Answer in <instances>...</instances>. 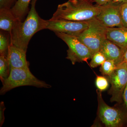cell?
I'll return each mask as SVG.
<instances>
[{
    "label": "cell",
    "instance_id": "obj_1",
    "mask_svg": "<svg viewBox=\"0 0 127 127\" xmlns=\"http://www.w3.org/2000/svg\"><path fill=\"white\" fill-rule=\"evenodd\" d=\"M37 0H32L31 7L24 21L17 20L10 32V44L27 51L29 42L37 32L46 29L49 21L41 18L36 10Z\"/></svg>",
    "mask_w": 127,
    "mask_h": 127
},
{
    "label": "cell",
    "instance_id": "obj_2",
    "mask_svg": "<svg viewBox=\"0 0 127 127\" xmlns=\"http://www.w3.org/2000/svg\"><path fill=\"white\" fill-rule=\"evenodd\" d=\"M101 6L90 0H68L58 5L50 21H89L99 14Z\"/></svg>",
    "mask_w": 127,
    "mask_h": 127
},
{
    "label": "cell",
    "instance_id": "obj_3",
    "mask_svg": "<svg viewBox=\"0 0 127 127\" xmlns=\"http://www.w3.org/2000/svg\"><path fill=\"white\" fill-rule=\"evenodd\" d=\"M31 86L38 88H50L52 86L46 82L38 79L30 69L12 68L10 75L0 90V95H4L12 89L18 87Z\"/></svg>",
    "mask_w": 127,
    "mask_h": 127
},
{
    "label": "cell",
    "instance_id": "obj_4",
    "mask_svg": "<svg viewBox=\"0 0 127 127\" xmlns=\"http://www.w3.org/2000/svg\"><path fill=\"white\" fill-rule=\"evenodd\" d=\"M107 28L96 18H94L89 21L88 27L77 37L93 55L99 51L103 42L107 39Z\"/></svg>",
    "mask_w": 127,
    "mask_h": 127
},
{
    "label": "cell",
    "instance_id": "obj_5",
    "mask_svg": "<svg viewBox=\"0 0 127 127\" xmlns=\"http://www.w3.org/2000/svg\"><path fill=\"white\" fill-rule=\"evenodd\" d=\"M101 92L98 89L96 90L98 118L106 127H123L127 120L126 114L119 108L107 105L103 99Z\"/></svg>",
    "mask_w": 127,
    "mask_h": 127
},
{
    "label": "cell",
    "instance_id": "obj_6",
    "mask_svg": "<svg viewBox=\"0 0 127 127\" xmlns=\"http://www.w3.org/2000/svg\"><path fill=\"white\" fill-rule=\"evenodd\" d=\"M57 36L61 39L68 46L67 56L74 65L77 62H87L91 59L92 54L86 46L77 37L60 32H55Z\"/></svg>",
    "mask_w": 127,
    "mask_h": 127
},
{
    "label": "cell",
    "instance_id": "obj_7",
    "mask_svg": "<svg viewBox=\"0 0 127 127\" xmlns=\"http://www.w3.org/2000/svg\"><path fill=\"white\" fill-rule=\"evenodd\" d=\"M111 85L108 93L111 95V102H122L124 91L127 84V64L120 63L111 75L108 76Z\"/></svg>",
    "mask_w": 127,
    "mask_h": 127
},
{
    "label": "cell",
    "instance_id": "obj_8",
    "mask_svg": "<svg viewBox=\"0 0 127 127\" xmlns=\"http://www.w3.org/2000/svg\"><path fill=\"white\" fill-rule=\"evenodd\" d=\"M49 21L46 29L78 37L88 27L89 21Z\"/></svg>",
    "mask_w": 127,
    "mask_h": 127
},
{
    "label": "cell",
    "instance_id": "obj_9",
    "mask_svg": "<svg viewBox=\"0 0 127 127\" xmlns=\"http://www.w3.org/2000/svg\"><path fill=\"white\" fill-rule=\"evenodd\" d=\"M120 6L110 3L101 6L100 12L96 18L107 28L123 27Z\"/></svg>",
    "mask_w": 127,
    "mask_h": 127
},
{
    "label": "cell",
    "instance_id": "obj_10",
    "mask_svg": "<svg viewBox=\"0 0 127 127\" xmlns=\"http://www.w3.org/2000/svg\"><path fill=\"white\" fill-rule=\"evenodd\" d=\"M26 52L10 44L7 58L10 71L12 68L29 69V63L26 59Z\"/></svg>",
    "mask_w": 127,
    "mask_h": 127
},
{
    "label": "cell",
    "instance_id": "obj_11",
    "mask_svg": "<svg viewBox=\"0 0 127 127\" xmlns=\"http://www.w3.org/2000/svg\"><path fill=\"white\" fill-rule=\"evenodd\" d=\"M125 50L107 39L103 42L99 51L104 55L106 60L114 61L117 65L122 62Z\"/></svg>",
    "mask_w": 127,
    "mask_h": 127
},
{
    "label": "cell",
    "instance_id": "obj_12",
    "mask_svg": "<svg viewBox=\"0 0 127 127\" xmlns=\"http://www.w3.org/2000/svg\"><path fill=\"white\" fill-rule=\"evenodd\" d=\"M107 39L125 50L127 48V28H108Z\"/></svg>",
    "mask_w": 127,
    "mask_h": 127
},
{
    "label": "cell",
    "instance_id": "obj_13",
    "mask_svg": "<svg viewBox=\"0 0 127 127\" xmlns=\"http://www.w3.org/2000/svg\"><path fill=\"white\" fill-rule=\"evenodd\" d=\"M17 20L11 9H0V29L10 32Z\"/></svg>",
    "mask_w": 127,
    "mask_h": 127
},
{
    "label": "cell",
    "instance_id": "obj_14",
    "mask_svg": "<svg viewBox=\"0 0 127 127\" xmlns=\"http://www.w3.org/2000/svg\"><path fill=\"white\" fill-rule=\"evenodd\" d=\"M32 0H17L11 9L12 12L17 20L23 21L30 11L29 4Z\"/></svg>",
    "mask_w": 127,
    "mask_h": 127
},
{
    "label": "cell",
    "instance_id": "obj_15",
    "mask_svg": "<svg viewBox=\"0 0 127 127\" xmlns=\"http://www.w3.org/2000/svg\"><path fill=\"white\" fill-rule=\"evenodd\" d=\"M10 44V33L1 30L0 32V55L7 57Z\"/></svg>",
    "mask_w": 127,
    "mask_h": 127
},
{
    "label": "cell",
    "instance_id": "obj_16",
    "mask_svg": "<svg viewBox=\"0 0 127 127\" xmlns=\"http://www.w3.org/2000/svg\"><path fill=\"white\" fill-rule=\"evenodd\" d=\"M10 73L9 63L6 57L0 56V79L3 84Z\"/></svg>",
    "mask_w": 127,
    "mask_h": 127
},
{
    "label": "cell",
    "instance_id": "obj_17",
    "mask_svg": "<svg viewBox=\"0 0 127 127\" xmlns=\"http://www.w3.org/2000/svg\"><path fill=\"white\" fill-rule=\"evenodd\" d=\"M117 67L115 62L113 60H106L101 65L100 71L103 75H111Z\"/></svg>",
    "mask_w": 127,
    "mask_h": 127
},
{
    "label": "cell",
    "instance_id": "obj_18",
    "mask_svg": "<svg viewBox=\"0 0 127 127\" xmlns=\"http://www.w3.org/2000/svg\"><path fill=\"white\" fill-rule=\"evenodd\" d=\"M106 60V59L105 56L99 51L92 55L89 65L91 67L95 68L101 65Z\"/></svg>",
    "mask_w": 127,
    "mask_h": 127
},
{
    "label": "cell",
    "instance_id": "obj_19",
    "mask_svg": "<svg viewBox=\"0 0 127 127\" xmlns=\"http://www.w3.org/2000/svg\"><path fill=\"white\" fill-rule=\"evenodd\" d=\"M95 84L97 89L102 92L107 89L109 86V81L105 77L97 76Z\"/></svg>",
    "mask_w": 127,
    "mask_h": 127
},
{
    "label": "cell",
    "instance_id": "obj_20",
    "mask_svg": "<svg viewBox=\"0 0 127 127\" xmlns=\"http://www.w3.org/2000/svg\"><path fill=\"white\" fill-rule=\"evenodd\" d=\"M120 12L123 27L127 28V2L120 6Z\"/></svg>",
    "mask_w": 127,
    "mask_h": 127
},
{
    "label": "cell",
    "instance_id": "obj_21",
    "mask_svg": "<svg viewBox=\"0 0 127 127\" xmlns=\"http://www.w3.org/2000/svg\"><path fill=\"white\" fill-rule=\"evenodd\" d=\"M17 0H0V9H11Z\"/></svg>",
    "mask_w": 127,
    "mask_h": 127
},
{
    "label": "cell",
    "instance_id": "obj_22",
    "mask_svg": "<svg viewBox=\"0 0 127 127\" xmlns=\"http://www.w3.org/2000/svg\"><path fill=\"white\" fill-rule=\"evenodd\" d=\"M6 109L4 103L1 101L0 103V127H1L5 122L4 111Z\"/></svg>",
    "mask_w": 127,
    "mask_h": 127
},
{
    "label": "cell",
    "instance_id": "obj_23",
    "mask_svg": "<svg viewBox=\"0 0 127 127\" xmlns=\"http://www.w3.org/2000/svg\"><path fill=\"white\" fill-rule=\"evenodd\" d=\"M93 3H95L96 5L102 6L111 3V0H90Z\"/></svg>",
    "mask_w": 127,
    "mask_h": 127
},
{
    "label": "cell",
    "instance_id": "obj_24",
    "mask_svg": "<svg viewBox=\"0 0 127 127\" xmlns=\"http://www.w3.org/2000/svg\"><path fill=\"white\" fill-rule=\"evenodd\" d=\"M123 100L124 102L125 107L127 109V84L123 93Z\"/></svg>",
    "mask_w": 127,
    "mask_h": 127
},
{
    "label": "cell",
    "instance_id": "obj_25",
    "mask_svg": "<svg viewBox=\"0 0 127 127\" xmlns=\"http://www.w3.org/2000/svg\"><path fill=\"white\" fill-rule=\"evenodd\" d=\"M127 2V0H111V3L114 4L121 5Z\"/></svg>",
    "mask_w": 127,
    "mask_h": 127
},
{
    "label": "cell",
    "instance_id": "obj_26",
    "mask_svg": "<svg viewBox=\"0 0 127 127\" xmlns=\"http://www.w3.org/2000/svg\"><path fill=\"white\" fill-rule=\"evenodd\" d=\"M121 63H125L127 64V48L125 50L123 56L122 61Z\"/></svg>",
    "mask_w": 127,
    "mask_h": 127
}]
</instances>
